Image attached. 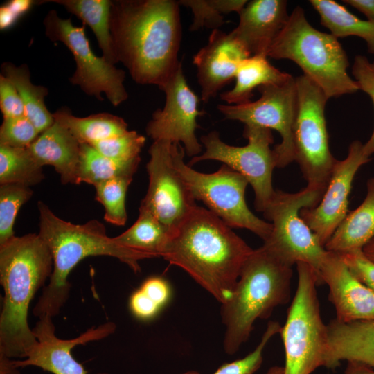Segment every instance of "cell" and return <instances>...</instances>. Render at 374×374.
<instances>
[{
    "mask_svg": "<svg viewBox=\"0 0 374 374\" xmlns=\"http://www.w3.org/2000/svg\"><path fill=\"white\" fill-rule=\"evenodd\" d=\"M292 266L263 245L253 249L241 269L229 299L222 304L225 326L223 346L233 355L249 338L258 319L268 318L274 309L289 302Z\"/></svg>",
    "mask_w": 374,
    "mask_h": 374,
    "instance_id": "5b68a950",
    "label": "cell"
},
{
    "mask_svg": "<svg viewBox=\"0 0 374 374\" xmlns=\"http://www.w3.org/2000/svg\"><path fill=\"white\" fill-rule=\"evenodd\" d=\"M53 270L52 253L39 234L15 236L0 246V355L26 358L37 344L28 323L29 306Z\"/></svg>",
    "mask_w": 374,
    "mask_h": 374,
    "instance_id": "3957f363",
    "label": "cell"
},
{
    "mask_svg": "<svg viewBox=\"0 0 374 374\" xmlns=\"http://www.w3.org/2000/svg\"><path fill=\"white\" fill-rule=\"evenodd\" d=\"M39 235L51 250L53 270L47 285L33 308L38 318L54 317L69 297L68 276L73 269L89 256H106L126 264L134 272L141 271L139 261L150 258L143 253L118 244L106 233L103 224L91 220L84 224L66 222L57 215L43 202L39 201Z\"/></svg>",
    "mask_w": 374,
    "mask_h": 374,
    "instance_id": "277c9868",
    "label": "cell"
},
{
    "mask_svg": "<svg viewBox=\"0 0 374 374\" xmlns=\"http://www.w3.org/2000/svg\"><path fill=\"white\" fill-rule=\"evenodd\" d=\"M253 250L222 220L197 205L171 232L162 258L183 269L223 304Z\"/></svg>",
    "mask_w": 374,
    "mask_h": 374,
    "instance_id": "7a4b0ae2",
    "label": "cell"
},
{
    "mask_svg": "<svg viewBox=\"0 0 374 374\" xmlns=\"http://www.w3.org/2000/svg\"><path fill=\"white\" fill-rule=\"evenodd\" d=\"M259 99L240 105H219L217 109L226 119L274 130L281 142L274 148L277 168H284L294 161L292 127L296 106L295 78L274 84L260 86Z\"/></svg>",
    "mask_w": 374,
    "mask_h": 374,
    "instance_id": "4fadbf2b",
    "label": "cell"
},
{
    "mask_svg": "<svg viewBox=\"0 0 374 374\" xmlns=\"http://www.w3.org/2000/svg\"><path fill=\"white\" fill-rule=\"evenodd\" d=\"M39 2H53L64 6L69 12L78 17L93 30L103 57L110 63L118 62L110 31L109 0H48Z\"/></svg>",
    "mask_w": 374,
    "mask_h": 374,
    "instance_id": "83f0119b",
    "label": "cell"
},
{
    "mask_svg": "<svg viewBox=\"0 0 374 374\" xmlns=\"http://www.w3.org/2000/svg\"><path fill=\"white\" fill-rule=\"evenodd\" d=\"M352 274L362 283L374 290V262L362 249L339 253Z\"/></svg>",
    "mask_w": 374,
    "mask_h": 374,
    "instance_id": "74e56055",
    "label": "cell"
},
{
    "mask_svg": "<svg viewBox=\"0 0 374 374\" xmlns=\"http://www.w3.org/2000/svg\"><path fill=\"white\" fill-rule=\"evenodd\" d=\"M325 190L308 185L294 193L276 190L263 211L264 217L272 224L263 246L292 266L299 262L308 264L318 278L327 251L302 220L300 211L317 206Z\"/></svg>",
    "mask_w": 374,
    "mask_h": 374,
    "instance_id": "9c48e42d",
    "label": "cell"
},
{
    "mask_svg": "<svg viewBox=\"0 0 374 374\" xmlns=\"http://www.w3.org/2000/svg\"><path fill=\"white\" fill-rule=\"evenodd\" d=\"M1 75L16 87L24 106L25 116L34 125L39 134L53 125L54 118L45 105L48 91L46 87L35 85L30 81V70L26 64L19 66L11 62L1 66Z\"/></svg>",
    "mask_w": 374,
    "mask_h": 374,
    "instance_id": "d4e9b609",
    "label": "cell"
},
{
    "mask_svg": "<svg viewBox=\"0 0 374 374\" xmlns=\"http://www.w3.org/2000/svg\"><path fill=\"white\" fill-rule=\"evenodd\" d=\"M0 109L3 118L25 116L24 106L15 85L0 75Z\"/></svg>",
    "mask_w": 374,
    "mask_h": 374,
    "instance_id": "f35d334b",
    "label": "cell"
},
{
    "mask_svg": "<svg viewBox=\"0 0 374 374\" xmlns=\"http://www.w3.org/2000/svg\"><path fill=\"white\" fill-rule=\"evenodd\" d=\"M174 166L195 199L202 201L208 210L231 228L246 229L265 241L272 224L256 216L245 201L249 184L240 173L224 164L213 173H202L184 162L185 150L180 143H172Z\"/></svg>",
    "mask_w": 374,
    "mask_h": 374,
    "instance_id": "ba28073f",
    "label": "cell"
},
{
    "mask_svg": "<svg viewBox=\"0 0 374 374\" xmlns=\"http://www.w3.org/2000/svg\"><path fill=\"white\" fill-rule=\"evenodd\" d=\"M53 116L80 143L91 144L128 131L127 123L123 118L109 113L77 117L69 108L62 107L53 113Z\"/></svg>",
    "mask_w": 374,
    "mask_h": 374,
    "instance_id": "4316f807",
    "label": "cell"
},
{
    "mask_svg": "<svg viewBox=\"0 0 374 374\" xmlns=\"http://www.w3.org/2000/svg\"><path fill=\"white\" fill-rule=\"evenodd\" d=\"M251 56L231 31L219 29L211 32L208 42L193 58L204 103L233 78L241 62Z\"/></svg>",
    "mask_w": 374,
    "mask_h": 374,
    "instance_id": "ac0fdd59",
    "label": "cell"
},
{
    "mask_svg": "<svg viewBox=\"0 0 374 374\" xmlns=\"http://www.w3.org/2000/svg\"><path fill=\"white\" fill-rule=\"evenodd\" d=\"M285 0H252L239 13L238 26L232 30L251 55L265 54L287 23Z\"/></svg>",
    "mask_w": 374,
    "mask_h": 374,
    "instance_id": "ffe728a7",
    "label": "cell"
},
{
    "mask_svg": "<svg viewBox=\"0 0 374 374\" xmlns=\"http://www.w3.org/2000/svg\"><path fill=\"white\" fill-rule=\"evenodd\" d=\"M140 161V157L125 161L114 160L101 154L89 144L80 143L78 184L95 186L116 177H133Z\"/></svg>",
    "mask_w": 374,
    "mask_h": 374,
    "instance_id": "f546056e",
    "label": "cell"
},
{
    "mask_svg": "<svg viewBox=\"0 0 374 374\" xmlns=\"http://www.w3.org/2000/svg\"><path fill=\"white\" fill-rule=\"evenodd\" d=\"M28 149L42 167L53 166L62 184H78L80 143L65 127L54 121Z\"/></svg>",
    "mask_w": 374,
    "mask_h": 374,
    "instance_id": "7402d4cb",
    "label": "cell"
},
{
    "mask_svg": "<svg viewBox=\"0 0 374 374\" xmlns=\"http://www.w3.org/2000/svg\"><path fill=\"white\" fill-rule=\"evenodd\" d=\"M293 76L271 65L265 54H257L243 60L235 76L232 89L220 95L222 100L231 105L251 101L256 88L266 84L283 83Z\"/></svg>",
    "mask_w": 374,
    "mask_h": 374,
    "instance_id": "cb8c5ba5",
    "label": "cell"
},
{
    "mask_svg": "<svg viewBox=\"0 0 374 374\" xmlns=\"http://www.w3.org/2000/svg\"><path fill=\"white\" fill-rule=\"evenodd\" d=\"M343 374H374V369L357 362H347Z\"/></svg>",
    "mask_w": 374,
    "mask_h": 374,
    "instance_id": "f6af8a7d",
    "label": "cell"
},
{
    "mask_svg": "<svg viewBox=\"0 0 374 374\" xmlns=\"http://www.w3.org/2000/svg\"><path fill=\"white\" fill-rule=\"evenodd\" d=\"M35 3L31 0H11L0 8V28L5 30L13 26L19 18L28 12Z\"/></svg>",
    "mask_w": 374,
    "mask_h": 374,
    "instance_id": "b9f144b4",
    "label": "cell"
},
{
    "mask_svg": "<svg viewBox=\"0 0 374 374\" xmlns=\"http://www.w3.org/2000/svg\"><path fill=\"white\" fill-rule=\"evenodd\" d=\"M13 364V359L3 355H0V374H20Z\"/></svg>",
    "mask_w": 374,
    "mask_h": 374,
    "instance_id": "bcb514c9",
    "label": "cell"
},
{
    "mask_svg": "<svg viewBox=\"0 0 374 374\" xmlns=\"http://www.w3.org/2000/svg\"><path fill=\"white\" fill-rule=\"evenodd\" d=\"M170 234L169 229L151 212L140 206L136 221L125 232L113 238L120 245L152 258L163 256Z\"/></svg>",
    "mask_w": 374,
    "mask_h": 374,
    "instance_id": "484cf974",
    "label": "cell"
},
{
    "mask_svg": "<svg viewBox=\"0 0 374 374\" xmlns=\"http://www.w3.org/2000/svg\"><path fill=\"white\" fill-rule=\"evenodd\" d=\"M265 374H284V367L280 366H271Z\"/></svg>",
    "mask_w": 374,
    "mask_h": 374,
    "instance_id": "c3c4849f",
    "label": "cell"
},
{
    "mask_svg": "<svg viewBox=\"0 0 374 374\" xmlns=\"http://www.w3.org/2000/svg\"><path fill=\"white\" fill-rule=\"evenodd\" d=\"M39 134L34 125L25 116L3 118L0 127V145L28 148Z\"/></svg>",
    "mask_w": 374,
    "mask_h": 374,
    "instance_id": "8d00e7d4",
    "label": "cell"
},
{
    "mask_svg": "<svg viewBox=\"0 0 374 374\" xmlns=\"http://www.w3.org/2000/svg\"><path fill=\"white\" fill-rule=\"evenodd\" d=\"M129 305L132 314L142 320L152 319L161 309L139 288L130 296Z\"/></svg>",
    "mask_w": 374,
    "mask_h": 374,
    "instance_id": "7bdbcfd3",
    "label": "cell"
},
{
    "mask_svg": "<svg viewBox=\"0 0 374 374\" xmlns=\"http://www.w3.org/2000/svg\"><path fill=\"white\" fill-rule=\"evenodd\" d=\"M352 74L359 90L370 97L374 107V62L365 56L357 55L352 66ZM371 136L374 137V127Z\"/></svg>",
    "mask_w": 374,
    "mask_h": 374,
    "instance_id": "ab89813d",
    "label": "cell"
},
{
    "mask_svg": "<svg viewBox=\"0 0 374 374\" xmlns=\"http://www.w3.org/2000/svg\"><path fill=\"white\" fill-rule=\"evenodd\" d=\"M44 179L43 167L28 148L0 145V184L31 186Z\"/></svg>",
    "mask_w": 374,
    "mask_h": 374,
    "instance_id": "4dcf8cb0",
    "label": "cell"
},
{
    "mask_svg": "<svg viewBox=\"0 0 374 374\" xmlns=\"http://www.w3.org/2000/svg\"><path fill=\"white\" fill-rule=\"evenodd\" d=\"M362 251L368 259L374 262V238L364 246Z\"/></svg>",
    "mask_w": 374,
    "mask_h": 374,
    "instance_id": "7dc6e473",
    "label": "cell"
},
{
    "mask_svg": "<svg viewBox=\"0 0 374 374\" xmlns=\"http://www.w3.org/2000/svg\"><path fill=\"white\" fill-rule=\"evenodd\" d=\"M343 2L357 9L374 24V0H344Z\"/></svg>",
    "mask_w": 374,
    "mask_h": 374,
    "instance_id": "ee69618b",
    "label": "cell"
},
{
    "mask_svg": "<svg viewBox=\"0 0 374 374\" xmlns=\"http://www.w3.org/2000/svg\"><path fill=\"white\" fill-rule=\"evenodd\" d=\"M298 283L280 331L285 349L284 374H312L326 366L328 328L321 318L318 276L308 264H296Z\"/></svg>",
    "mask_w": 374,
    "mask_h": 374,
    "instance_id": "52a82bcc",
    "label": "cell"
},
{
    "mask_svg": "<svg viewBox=\"0 0 374 374\" xmlns=\"http://www.w3.org/2000/svg\"><path fill=\"white\" fill-rule=\"evenodd\" d=\"M373 238L374 177L367 181V193L363 202L347 213L324 248L337 253L362 249Z\"/></svg>",
    "mask_w": 374,
    "mask_h": 374,
    "instance_id": "603a6c76",
    "label": "cell"
},
{
    "mask_svg": "<svg viewBox=\"0 0 374 374\" xmlns=\"http://www.w3.org/2000/svg\"><path fill=\"white\" fill-rule=\"evenodd\" d=\"M172 143L154 141L146 165L149 177L147 193L141 207L151 212L170 233L197 206L188 187L175 168Z\"/></svg>",
    "mask_w": 374,
    "mask_h": 374,
    "instance_id": "9a60e30c",
    "label": "cell"
},
{
    "mask_svg": "<svg viewBox=\"0 0 374 374\" xmlns=\"http://www.w3.org/2000/svg\"><path fill=\"white\" fill-rule=\"evenodd\" d=\"M267 56L296 63L328 99L359 90L347 72L349 62L337 38L314 28L300 6L290 15Z\"/></svg>",
    "mask_w": 374,
    "mask_h": 374,
    "instance_id": "8992f818",
    "label": "cell"
},
{
    "mask_svg": "<svg viewBox=\"0 0 374 374\" xmlns=\"http://www.w3.org/2000/svg\"><path fill=\"white\" fill-rule=\"evenodd\" d=\"M43 24L46 37L63 43L73 56L76 69L69 78L71 83L100 101L104 100L101 96L104 93L114 106L127 99L124 85L125 72L93 53L85 35L84 24L74 26L71 18L60 17L55 10L46 14Z\"/></svg>",
    "mask_w": 374,
    "mask_h": 374,
    "instance_id": "7c38bea8",
    "label": "cell"
},
{
    "mask_svg": "<svg viewBox=\"0 0 374 374\" xmlns=\"http://www.w3.org/2000/svg\"><path fill=\"white\" fill-rule=\"evenodd\" d=\"M52 317L42 316L32 329L37 344L24 360H14L17 368L34 366L53 374H87L82 365L72 356L78 345L100 340L114 333L116 325L111 321L91 328L78 337L62 339L55 335Z\"/></svg>",
    "mask_w": 374,
    "mask_h": 374,
    "instance_id": "e0dca14e",
    "label": "cell"
},
{
    "mask_svg": "<svg viewBox=\"0 0 374 374\" xmlns=\"http://www.w3.org/2000/svg\"><path fill=\"white\" fill-rule=\"evenodd\" d=\"M33 193L28 186L19 184L0 185V246L15 236L13 227L17 215Z\"/></svg>",
    "mask_w": 374,
    "mask_h": 374,
    "instance_id": "836d02e7",
    "label": "cell"
},
{
    "mask_svg": "<svg viewBox=\"0 0 374 374\" xmlns=\"http://www.w3.org/2000/svg\"><path fill=\"white\" fill-rule=\"evenodd\" d=\"M296 106L292 127L294 161L308 186L326 189L336 159L329 148L323 90L305 75L295 78Z\"/></svg>",
    "mask_w": 374,
    "mask_h": 374,
    "instance_id": "30bf717a",
    "label": "cell"
},
{
    "mask_svg": "<svg viewBox=\"0 0 374 374\" xmlns=\"http://www.w3.org/2000/svg\"><path fill=\"white\" fill-rule=\"evenodd\" d=\"M328 348L326 368L334 369L341 361L357 362L374 369V320L327 324Z\"/></svg>",
    "mask_w": 374,
    "mask_h": 374,
    "instance_id": "44dd1931",
    "label": "cell"
},
{
    "mask_svg": "<svg viewBox=\"0 0 374 374\" xmlns=\"http://www.w3.org/2000/svg\"><path fill=\"white\" fill-rule=\"evenodd\" d=\"M320 16L321 24L336 38L356 36L363 39L374 55V24L362 20L333 0H310Z\"/></svg>",
    "mask_w": 374,
    "mask_h": 374,
    "instance_id": "f1b7e54d",
    "label": "cell"
},
{
    "mask_svg": "<svg viewBox=\"0 0 374 374\" xmlns=\"http://www.w3.org/2000/svg\"><path fill=\"white\" fill-rule=\"evenodd\" d=\"M131 177H121L105 180L94 186L96 200L105 208L104 219L116 226H123L127 215L125 196Z\"/></svg>",
    "mask_w": 374,
    "mask_h": 374,
    "instance_id": "d6a6232c",
    "label": "cell"
},
{
    "mask_svg": "<svg viewBox=\"0 0 374 374\" xmlns=\"http://www.w3.org/2000/svg\"><path fill=\"white\" fill-rule=\"evenodd\" d=\"M318 276L320 285L326 283L329 287L337 320H374V290L352 274L339 253L327 251Z\"/></svg>",
    "mask_w": 374,
    "mask_h": 374,
    "instance_id": "d6986e66",
    "label": "cell"
},
{
    "mask_svg": "<svg viewBox=\"0 0 374 374\" xmlns=\"http://www.w3.org/2000/svg\"><path fill=\"white\" fill-rule=\"evenodd\" d=\"M281 326L279 322L270 321L255 349L243 358L222 365L213 374H254L261 366L263 351L272 337L280 333ZM185 374H197L190 372Z\"/></svg>",
    "mask_w": 374,
    "mask_h": 374,
    "instance_id": "d590c367",
    "label": "cell"
},
{
    "mask_svg": "<svg viewBox=\"0 0 374 374\" xmlns=\"http://www.w3.org/2000/svg\"><path fill=\"white\" fill-rule=\"evenodd\" d=\"M109 23L117 60L136 83L161 89L181 65L177 1H112Z\"/></svg>",
    "mask_w": 374,
    "mask_h": 374,
    "instance_id": "6da1fadb",
    "label": "cell"
},
{
    "mask_svg": "<svg viewBox=\"0 0 374 374\" xmlns=\"http://www.w3.org/2000/svg\"><path fill=\"white\" fill-rule=\"evenodd\" d=\"M161 89L166 94V103L162 109L152 114L146 126V134L154 141L182 143L188 156H197L202 145L195 135L197 118L204 112L198 109L199 98L189 87L182 64Z\"/></svg>",
    "mask_w": 374,
    "mask_h": 374,
    "instance_id": "2e32d148",
    "label": "cell"
},
{
    "mask_svg": "<svg viewBox=\"0 0 374 374\" xmlns=\"http://www.w3.org/2000/svg\"><path fill=\"white\" fill-rule=\"evenodd\" d=\"M243 136L248 141L244 146L226 144L216 131L202 136L201 142L205 151L193 157L188 165L204 160H216L240 173L253 189L256 210L263 212L276 190L272 186V172L276 167L274 151L270 147L274 142L272 132L268 128L244 125Z\"/></svg>",
    "mask_w": 374,
    "mask_h": 374,
    "instance_id": "8fae6325",
    "label": "cell"
},
{
    "mask_svg": "<svg viewBox=\"0 0 374 374\" xmlns=\"http://www.w3.org/2000/svg\"><path fill=\"white\" fill-rule=\"evenodd\" d=\"M139 289L161 308L168 303L171 294L169 283L159 276L147 278Z\"/></svg>",
    "mask_w": 374,
    "mask_h": 374,
    "instance_id": "60d3db41",
    "label": "cell"
},
{
    "mask_svg": "<svg viewBox=\"0 0 374 374\" xmlns=\"http://www.w3.org/2000/svg\"><path fill=\"white\" fill-rule=\"evenodd\" d=\"M145 142V136L135 130L91 143L99 153L116 161H130L140 157L139 154Z\"/></svg>",
    "mask_w": 374,
    "mask_h": 374,
    "instance_id": "e575fe53",
    "label": "cell"
},
{
    "mask_svg": "<svg viewBox=\"0 0 374 374\" xmlns=\"http://www.w3.org/2000/svg\"><path fill=\"white\" fill-rule=\"evenodd\" d=\"M374 154V137L363 143L353 141L346 157L336 160L329 182L319 203L304 208L300 216L324 247L348 213V196L359 168Z\"/></svg>",
    "mask_w": 374,
    "mask_h": 374,
    "instance_id": "5bb4252c",
    "label": "cell"
},
{
    "mask_svg": "<svg viewBox=\"0 0 374 374\" xmlns=\"http://www.w3.org/2000/svg\"><path fill=\"white\" fill-rule=\"evenodd\" d=\"M179 5L190 8L193 13V21L190 30L195 31L206 26L218 29L224 24L223 15L231 12L238 14L248 2L246 0H181Z\"/></svg>",
    "mask_w": 374,
    "mask_h": 374,
    "instance_id": "1f68e13d",
    "label": "cell"
}]
</instances>
